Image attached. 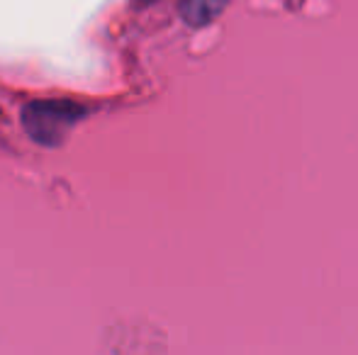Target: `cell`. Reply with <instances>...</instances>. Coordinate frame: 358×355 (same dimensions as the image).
I'll list each match as a JSON object with an SVG mask.
<instances>
[{
    "instance_id": "obj_1",
    "label": "cell",
    "mask_w": 358,
    "mask_h": 355,
    "mask_svg": "<svg viewBox=\"0 0 358 355\" xmlns=\"http://www.w3.org/2000/svg\"><path fill=\"white\" fill-rule=\"evenodd\" d=\"M85 117V107L73 100H32L22 107V129L39 146L57 149Z\"/></svg>"
},
{
    "instance_id": "obj_2",
    "label": "cell",
    "mask_w": 358,
    "mask_h": 355,
    "mask_svg": "<svg viewBox=\"0 0 358 355\" xmlns=\"http://www.w3.org/2000/svg\"><path fill=\"white\" fill-rule=\"evenodd\" d=\"M229 5V0H180L178 13L188 27H208L210 22H215L224 8Z\"/></svg>"
}]
</instances>
